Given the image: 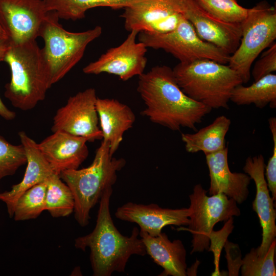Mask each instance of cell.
I'll return each instance as SVG.
<instances>
[{"instance_id": "6da1fadb", "label": "cell", "mask_w": 276, "mask_h": 276, "mask_svg": "<svg viewBox=\"0 0 276 276\" xmlns=\"http://www.w3.org/2000/svg\"><path fill=\"white\" fill-rule=\"evenodd\" d=\"M137 91L145 108L141 114L172 131L196 125L212 110L186 95L177 84L173 69L157 65L139 76Z\"/></svg>"}, {"instance_id": "7a4b0ae2", "label": "cell", "mask_w": 276, "mask_h": 276, "mask_svg": "<svg viewBox=\"0 0 276 276\" xmlns=\"http://www.w3.org/2000/svg\"><path fill=\"white\" fill-rule=\"evenodd\" d=\"M112 187L107 189L100 200L96 226L89 234L77 238L76 248L85 251L89 248L90 261L94 276H110L114 272L125 271L132 255L147 254L140 236V230L133 227L130 236L118 230L110 212V199Z\"/></svg>"}, {"instance_id": "3957f363", "label": "cell", "mask_w": 276, "mask_h": 276, "mask_svg": "<svg viewBox=\"0 0 276 276\" xmlns=\"http://www.w3.org/2000/svg\"><path fill=\"white\" fill-rule=\"evenodd\" d=\"M4 61L11 71L10 81L5 86V97L21 110L34 108L44 99L51 87L42 50L36 39L10 42Z\"/></svg>"}, {"instance_id": "277c9868", "label": "cell", "mask_w": 276, "mask_h": 276, "mask_svg": "<svg viewBox=\"0 0 276 276\" xmlns=\"http://www.w3.org/2000/svg\"><path fill=\"white\" fill-rule=\"evenodd\" d=\"M123 158L110 153L109 145L102 140L94 159L88 167L67 170L59 175L72 191L75 201L74 217L82 227L89 222L90 212L108 188L117 180V173L126 165Z\"/></svg>"}, {"instance_id": "5b68a950", "label": "cell", "mask_w": 276, "mask_h": 276, "mask_svg": "<svg viewBox=\"0 0 276 276\" xmlns=\"http://www.w3.org/2000/svg\"><path fill=\"white\" fill-rule=\"evenodd\" d=\"M172 69L182 91L212 109H228L232 90L243 83L239 74L228 65L213 60L179 62Z\"/></svg>"}, {"instance_id": "8992f818", "label": "cell", "mask_w": 276, "mask_h": 276, "mask_svg": "<svg viewBox=\"0 0 276 276\" xmlns=\"http://www.w3.org/2000/svg\"><path fill=\"white\" fill-rule=\"evenodd\" d=\"M59 19L55 12L49 11L39 33L44 42L41 50L50 87L81 60L87 45L102 33L99 26L82 32H70L59 23Z\"/></svg>"}, {"instance_id": "52a82bcc", "label": "cell", "mask_w": 276, "mask_h": 276, "mask_svg": "<svg viewBox=\"0 0 276 276\" xmlns=\"http://www.w3.org/2000/svg\"><path fill=\"white\" fill-rule=\"evenodd\" d=\"M241 28L239 45L230 55L228 64L246 83L250 80L254 61L276 39L275 7L265 1L259 3L248 9Z\"/></svg>"}, {"instance_id": "ba28073f", "label": "cell", "mask_w": 276, "mask_h": 276, "mask_svg": "<svg viewBox=\"0 0 276 276\" xmlns=\"http://www.w3.org/2000/svg\"><path fill=\"white\" fill-rule=\"evenodd\" d=\"M137 36L139 41L147 48L163 50L180 63L199 60H211L225 64L229 62L230 55L201 39L185 16L170 32L159 34L140 32Z\"/></svg>"}, {"instance_id": "9c48e42d", "label": "cell", "mask_w": 276, "mask_h": 276, "mask_svg": "<svg viewBox=\"0 0 276 276\" xmlns=\"http://www.w3.org/2000/svg\"><path fill=\"white\" fill-rule=\"evenodd\" d=\"M201 184L196 185L189 195L190 210L188 228L192 236L191 254L202 252L210 248V237L214 225L226 221L241 212L237 202L223 193L209 196Z\"/></svg>"}, {"instance_id": "30bf717a", "label": "cell", "mask_w": 276, "mask_h": 276, "mask_svg": "<svg viewBox=\"0 0 276 276\" xmlns=\"http://www.w3.org/2000/svg\"><path fill=\"white\" fill-rule=\"evenodd\" d=\"M186 0H139L124 8L121 16L128 31L164 34L184 16Z\"/></svg>"}, {"instance_id": "8fae6325", "label": "cell", "mask_w": 276, "mask_h": 276, "mask_svg": "<svg viewBox=\"0 0 276 276\" xmlns=\"http://www.w3.org/2000/svg\"><path fill=\"white\" fill-rule=\"evenodd\" d=\"M98 97L94 88H88L70 97L53 118L52 131H62L86 138L93 142L103 139L96 109Z\"/></svg>"}, {"instance_id": "7c38bea8", "label": "cell", "mask_w": 276, "mask_h": 276, "mask_svg": "<svg viewBox=\"0 0 276 276\" xmlns=\"http://www.w3.org/2000/svg\"><path fill=\"white\" fill-rule=\"evenodd\" d=\"M139 32L130 31L125 40L119 45L108 49L96 61L83 68L86 74L107 73L114 75L124 81L144 73L147 63L145 56L147 47L136 41Z\"/></svg>"}, {"instance_id": "4fadbf2b", "label": "cell", "mask_w": 276, "mask_h": 276, "mask_svg": "<svg viewBox=\"0 0 276 276\" xmlns=\"http://www.w3.org/2000/svg\"><path fill=\"white\" fill-rule=\"evenodd\" d=\"M48 12L43 0H0V26L11 43L36 39Z\"/></svg>"}, {"instance_id": "5bb4252c", "label": "cell", "mask_w": 276, "mask_h": 276, "mask_svg": "<svg viewBox=\"0 0 276 276\" xmlns=\"http://www.w3.org/2000/svg\"><path fill=\"white\" fill-rule=\"evenodd\" d=\"M184 16L191 22L199 37L231 55L239 45L241 24L221 20L214 16L196 0H186Z\"/></svg>"}, {"instance_id": "9a60e30c", "label": "cell", "mask_w": 276, "mask_h": 276, "mask_svg": "<svg viewBox=\"0 0 276 276\" xmlns=\"http://www.w3.org/2000/svg\"><path fill=\"white\" fill-rule=\"evenodd\" d=\"M265 166L264 157L260 154L247 157L243 168L254 180L256 187V197L252 205L262 229L261 244L256 248L257 254L261 256L266 254L276 237V211L265 176Z\"/></svg>"}, {"instance_id": "2e32d148", "label": "cell", "mask_w": 276, "mask_h": 276, "mask_svg": "<svg viewBox=\"0 0 276 276\" xmlns=\"http://www.w3.org/2000/svg\"><path fill=\"white\" fill-rule=\"evenodd\" d=\"M189 208L172 209L162 208L157 204L127 202L119 207L116 218L122 221L137 224L141 231L151 236H158L166 226L188 225L190 223Z\"/></svg>"}, {"instance_id": "e0dca14e", "label": "cell", "mask_w": 276, "mask_h": 276, "mask_svg": "<svg viewBox=\"0 0 276 276\" xmlns=\"http://www.w3.org/2000/svg\"><path fill=\"white\" fill-rule=\"evenodd\" d=\"M87 140L62 131H56L38 144V148L53 171L78 169L87 157Z\"/></svg>"}, {"instance_id": "ac0fdd59", "label": "cell", "mask_w": 276, "mask_h": 276, "mask_svg": "<svg viewBox=\"0 0 276 276\" xmlns=\"http://www.w3.org/2000/svg\"><path fill=\"white\" fill-rule=\"evenodd\" d=\"M18 135L27 158L25 173L21 181L13 185L10 191L0 193V201L6 204L10 218L13 217L18 198L34 186L47 180L55 173L38 148V143L24 131L19 132Z\"/></svg>"}, {"instance_id": "d6986e66", "label": "cell", "mask_w": 276, "mask_h": 276, "mask_svg": "<svg viewBox=\"0 0 276 276\" xmlns=\"http://www.w3.org/2000/svg\"><path fill=\"white\" fill-rule=\"evenodd\" d=\"M210 178V195L223 193L241 204L249 195L251 178L246 173L232 172L228 164V148L205 155Z\"/></svg>"}, {"instance_id": "ffe728a7", "label": "cell", "mask_w": 276, "mask_h": 276, "mask_svg": "<svg viewBox=\"0 0 276 276\" xmlns=\"http://www.w3.org/2000/svg\"><path fill=\"white\" fill-rule=\"evenodd\" d=\"M96 105L102 139L108 142L110 153L113 155L124 133L132 127L135 115L128 105L114 99L98 98Z\"/></svg>"}, {"instance_id": "44dd1931", "label": "cell", "mask_w": 276, "mask_h": 276, "mask_svg": "<svg viewBox=\"0 0 276 276\" xmlns=\"http://www.w3.org/2000/svg\"><path fill=\"white\" fill-rule=\"evenodd\" d=\"M146 250L164 271L160 275H187L186 250L180 240L170 241L165 233L152 237L140 231Z\"/></svg>"}, {"instance_id": "7402d4cb", "label": "cell", "mask_w": 276, "mask_h": 276, "mask_svg": "<svg viewBox=\"0 0 276 276\" xmlns=\"http://www.w3.org/2000/svg\"><path fill=\"white\" fill-rule=\"evenodd\" d=\"M231 124V120L222 115L194 133H182L186 151L192 153L202 151L207 155L224 149Z\"/></svg>"}, {"instance_id": "603a6c76", "label": "cell", "mask_w": 276, "mask_h": 276, "mask_svg": "<svg viewBox=\"0 0 276 276\" xmlns=\"http://www.w3.org/2000/svg\"><path fill=\"white\" fill-rule=\"evenodd\" d=\"M230 101L237 105L254 104L263 108L269 105L276 107V75L270 74L254 82L249 86L242 84L237 85L232 90Z\"/></svg>"}, {"instance_id": "cb8c5ba5", "label": "cell", "mask_w": 276, "mask_h": 276, "mask_svg": "<svg viewBox=\"0 0 276 276\" xmlns=\"http://www.w3.org/2000/svg\"><path fill=\"white\" fill-rule=\"evenodd\" d=\"M139 0H43L46 10L54 11L59 19L77 20L85 17L87 10L99 7L117 10Z\"/></svg>"}, {"instance_id": "d4e9b609", "label": "cell", "mask_w": 276, "mask_h": 276, "mask_svg": "<svg viewBox=\"0 0 276 276\" xmlns=\"http://www.w3.org/2000/svg\"><path fill=\"white\" fill-rule=\"evenodd\" d=\"M47 183L45 210L54 218L71 215L74 211L75 201L70 188L55 173L47 179Z\"/></svg>"}, {"instance_id": "484cf974", "label": "cell", "mask_w": 276, "mask_h": 276, "mask_svg": "<svg viewBox=\"0 0 276 276\" xmlns=\"http://www.w3.org/2000/svg\"><path fill=\"white\" fill-rule=\"evenodd\" d=\"M47 180L38 183L25 192L14 206L15 221H25L37 218L45 210Z\"/></svg>"}, {"instance_id": "4316f807", "label": "cell", "mask_w": 276, "mask_h": 276, "mask_svg": "<svg viewBox=\"0 0 276 276\" xmlns=\"http://www.w3.org/2000/svg\"><path fill=\"white\" fill-rule=\"evenodd\" d=\"M276 241L274 240L266 254L259 255L256 248L251 249L242 259L241 266L242 276H275L274 262Z\"/></svg>"}, {"instance_id": "83f0119b", "label": "cell", "mask_w": 276, "mask_h": 276, "mask_svg": "<svg viewBox=\"0 0 276 276\" xmlns=\"http://www.w3.org/2000/svg\"><path fill=\"white\" fill-rule=\"evenodd\" d=\"M208 12L225 22L241 24L246 18L248 9L236 0H196Z\"/></svg>"}, {"instance_id": "f1b7e54d", "label": "cell", "mask_w": 276, "mask_h": 276, "mask_svg": "<svg viewBox=\"0 0 276 276\" xmlns=\"http://www.w3.org/2000/svg\"><path fill=\"white\" fill-rule=\"evenodd\" d=\"M26 162L22 145H12L0 135V180L14 174Z\"/></svg>"}, {"instance_id": "f546056e", "label": "cell", "mask_w": 276, "mask_h": 276, "mask_svg": "<svg viewBox=\"0 0 276 276\" xmlns=\"http://www.w3.org/2000/svg\"><path fill=\"white\" fill-rule=\"evenodd\" d=\"M276 71V43L273 42L257 60L251 71L256 81Z\"/></svg>"}, {"instance_id": "4dcf8cb0", "label": "cell", "mask_w": 276, "mask_h": 276, "mask_svg": "<svg viewBox=\"0 0 276 276\" xmlns=\"http://www.w3.org/2000/svg\"><path fill=\"white\" fill-rule=\"evenodd\" d=\"M269 127L273 140L272 154L265 166V176L269 191L272 194L274 201L276 199V118L271 117L268 119Z\"/></svg>"}, {"instance_id": "1f68e13d", "label": "cell", "mask_w": 276, "mask_h": 276, "mask_svg": "<svg viewBox=\"0 0 276 276\" xmlns=\"http://www.w3.org/2000/svg\"><path fill=\"white\" fill-rule=\"evenodd\" d=\"M227 261L229 275H238L242 260L241 254L238 244L226 241L224 246Z\"/></svg>"}, {"instance_id": "d6a6232c", "label": "cell", "mask_w": 276, "mask_h": 276, "mask_svg": "<svg viewBox=\"0 0 276 276\" xmlns=\"http://www.w3.org/2000/svg\"><path fill=\"white\" fill-rule=\"evenodd\" d=\"M0 116L6 120H12L15 119V112L9 109L4 104L0 98Z\"/></svg>"}, {"instance_id": "836d02e7", "label": "cell", "mask_w": 276, "mask_h": 276, "mask_svg": "<svg viewBox=\"0 0 276 276\" xmlns=\"http://www.w3.org/2000/svg\"><path fill=\"white\" fill-rule=\"evenodd\" d=\"M10 46V41L7 37H0V62L4 61L5 55Z\"/></svg>"}, {"instance_id": "e575fe53", "label": "cell", "mask_w": 276, "mask_h": 276, "mask_svg": "<svg viewBox=\"0 0 276 276\" xmlns=\"http://www.w3.org/2000/svg\"><path fill=\"white\" fill-rule=\"evenodd\" d=\"M0 37H7L6 35H5V34L4 31L3 30L2 28H1V26H0Z\"/></svg>"}]
</instances>
